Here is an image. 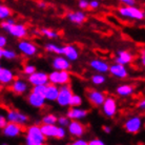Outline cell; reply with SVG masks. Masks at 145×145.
<instances>
[{
  "instance_id": "13",
  "label": "cell",
  "mask_w": 145,
  "mask_h": 145,
  "mask_svg": "<svg viewBox=\"0 0 145 145\" xmlns=\"http://www.w3.org/2000/svg\"><path fill=\"white\" fill-rule=\"evenodd\" d=\"M23 131V127L15 123H7L2 128V135L7 138H17Z\"/></svg>"
},
{
  "instance_id": "32",
  "label": "cell",
  "mask_w": 145,
  "mask_h": 145,
  "mask_svg": "<svg viewBox=\"0 0 145 145\" xmlns=\"http://www.w3.org/2000/svg\"><path fill=\"white\" fill-rule=\"evenodd\" d=\"M41 34L43 36L47 37L48 39H55V38H58L59 37V34L57 32H55V31H53L51 29H46V27L41 29Z\"/></svg>"
},
{
  "instance_id": "17",
  "label": "cell",
  "mask_w": 145,
  "mask_h": 145,
  "mask_svg": "<svg viewBox=\"0 0 145 145\" xmlns=\"http://www.w3.org/2000/svg\"><path fill=\"white\" fill-rule=\"evenodd\" d=\"M108 72L112 76L116 77L118 79H126L128 77V71H127L126 66L116 64V63L109 65Z\"/></svg>"
},
{
  "instance_id": "20",
  "label": "cell",
  "mask_w": 145,
  "mask_h": 145,
  "mask_svg": "<svg viewBox=\"0 0 145 145\" xmlns=\"http://www.w3.org/2000/svg\"><path fill=\"white\" fill-rule=\"evenodd\" d=\"M64 52H63V57L67 59L69 62L77 61L79 59V51L74 44H67L63 46Z\"/></svg>"
},
{
  "instance_id": "43",
  "label": "cell",
  "mask_w": 145,
  "mask_h": 145,
  "mask_svg": "<svg viewBox=\"0 0 145 145\" xmlns=\"http://www.w3.org/2000/svg\"><path fill=\"white\" fill-rule=\"evenodd\" d=\"M121 3L123 4V7H135L136 1L135 0H122Z\"/></svg>"
},
{
  "instance_id": "31",
  "label": "cell",
  "mask_w": 145,
  "mask_h": 145,
  "mask_svg": "<svg viewBox=\"0 0 145 145\" xmlns=\"http://www.w3.org/2000/svg\"><path fill=\"white\" fill-rule=\"evenodd\" d=\"M2 58L7 59V60H14V59L17 58V54L13 50L2 48Z\"/></svg>"
},
{
  "instance_id": "12",
  "label": "cell",
  "mask_w": 145,
  "mask_h": 145,
  "mask_svg": "<svg viewBox=\"0 0 145 145\" xmlns=\"http://www.w3.org/2000/svg\"><path fill=\"white\" fill-rule=\"evenodd\" d=\"M88 115V110L82 107H69L66 112V118L69 121H81Z\"/></svg>"
},
{
  "instance_id": "4",
  "label": "cell",
  "mask_w": 145,
  "mask_h": 145,
  "mask_svg": "<svg viewBox=\"0 0 145 145\" xmlns=\"http://www.w3.org/2000/svg\"><path fill=\"white\" fill-rule=\"evenodd\" d=\"M74 93H72V89L71 85H63V86L59 87V94L58 97H57V104H58L60 107H63V108H67L71 105V100H72V97Z\"/></svg>"
},
{
  "instance_id": "21",
  "label": "cell",
  "mask_w": 145,
  "mask_h": 145,
  "mask_svg": "<svg viewBox=\"0 0 145 145\" xmlns=\"http://www.w3.org/2000/svg\"><path fill=\"white\" fill-rule=\"evenodd\" d=\"M66 18L74 24H82L86 21L87 16L83 11H76V12H69L66 15Z\"/></svg>"
},
{
  "instance_id": "5",
  "label": "cell",
  "mask_w": 145,
  "mask_h": 145,
  "mask_svg": "<svg viewBox=\"0 0 145 145\" xmlns=\"http://www.w3.org/2000/svg\"><path fill=\"white\" fill-rule=\"evenodd\" d=\"M5 119H7V123H15L20 125V126H23V125L27 124L29 121V118L26 114L19 112L17 109H10V110H7Z\"/></svg>"
},
{
  "instance_id": "38",
  "label": "cell",
  "mask_w": 145,
  "mask_h": 145,
  "mask_svg": "<svg viewBox=\"0 0 145 145\" xmlns=\"http://www.w3.org/2000/svg\"><path fill=\"white\" fill-rule=\"evenodd\" d=\"M57 126H58V125H57ZM65 137H66V129L64 128V127L58 126V128H57V134H56L55 139L62 140V139H64Z\"/></svg>"
},
{
  "instance_id": "23",
  "label": "cell",
  "mask_w": 145,
  "mask_h": 145,
  "mask_svg": "<svg viewBox=\"0 0 145 145\" xmlns=\"http://www.w3.org/2000/svg\"><path fill=\"white\" fill-rule=\"evenodd\" d=\"M15 80V74L12 69L7 67H2L0 72V84L2 85H8Z\"/></svg>"
},
{
  "instance_id": "36",
  "label": "cell",
  "mask_w": 145,
  "mask_h": 145,
  "mask_svg": "<svg viewBox=\"0 0 145 145\" xmlns=\"http://www.w3.org/2000/svg\"><path fill=\"white\" fill-rule=\"evenodd\" d=\"M37 72L36 66L33 65V64H26V65L23 67V74L26 75L27 77L31 76L32 74H34V72Z\"/></svg>"
},
{
  "instance_id": "10",
  "label": "cell",
  "mask_w": 145,
  "mask_h": 145,
  "mask_svg": "<svg viewBox=\"0 0 145 145\" xmlns=\"http://www.w3.org/2000/svg\"><path fill=\"white\" fill-rule=\"evenodd\" d=\"M66 133L76 139H80L85 134V126L83 123H81V121H69Z\"/></svg>"
},
{
  "instance_id": "28",
  "label": "cell",
  "mask_w": 145,
  "mask_h": 145,
  "mask_svg": "<svg viewBox=\"0 0 145 145\" xmlns=\"http://www.w3.org/2000/svg\"><path fill=\"white\" fill-rule=\"evenodd\" d=\"M41 123L44 125H57V116L55 114H47L42 117Z\"/></svg>"
},
{
  "instance_id": "52",
  "label": "cell",
  "mask_w": 145,
  "mask_h": 145,
  "mask_svg": "<svg viewBox=\"0 0 145 145\" xmlns=\"http://www.w3.org/2000/svg\"><path fill=\"white\" fill-rule=\"evenodd\" d=\"M1 69H2V66H1V64H0V72H1Z\"/></svg>"
},
{
  "instance_id": "1",
  "label": "cell",
  "mask_w": 145,
  "mask_h": 145,
  "mask_svg": "<svg viewBox=\"0 0 145 145\" xmlns=\"http://www.w3.org/2000/svg\"><path fill=\"white\" fill-rule=\"evenodd\" d=\"M45 141L46 139L44 138V136L40 131V125L33 124L25 129V136H24L25 145H45Z\"/></svg>"
},
{
  "instance_id": "41",
  "label": "cell",
  "mask_w": 145,
  "mask_h": 145,
  "mask_svg": "<svg viewBox=\"0 0 145 145\" xmlns=\"http://www.w3.org/2000/svg\"><path fill=\"white\" fill-rule=\"evenodd\" d=\"M100 7V2L97 1V0H91V1H88V8H98Z\"/></svg>"
},
{
  "instance_id": "16",
  "label": "cell",
  "mask_w": 145,
  "mask_h": 145,
  "mask_svg": "<svg viewBox=\"0 0 145 145\" xmlns=\"http://www.w3.org/2000/svg\"><path fill=\"white\" fill-rule=\"evenodd\" d=\"M134 61V55L131 52L125 51V50H120L117 52V57L115 58V63L120 65L126 66Z\"/></svg>"
},
{
  "instance_id": "46",
  "label": "cell",
  "mask_w": 145,
  "mask_h": 145,
  "mask_svg": "<svg viewBox=\"0 0 145 145\" xmlns=\"http://www.w3.org/2000/svg\"><path fill=\"white\" fill-rule=\"evenodd\" d=\"M137 107H138L139 109H141V110H144V108H145V100L144 99H141V100L138 102Z\"/></svg>"
},
{
  "instance_id": "37",
  "label": "cell",
  "mask_w": 145,
  "mask_h": 145,
  "mask_svg": "<svg viewBox=\"0 0 145 145\" xmlns=\"http://www.w3.org/2000/svg\"><path fill=\"white\" fill-rule=\"evenodd\" d=\"M69 123V120L66 118V116H60V117H57V124H58V126L60 127H67Z\"/></svg>"
},
{
  "instance_id": "35",
  "label": "cell",
  "mask_w": 145,
  "mask_h": 145,
  "mask_svg": "<svg viewBox=\"0 0 145 145\" xmlns=\"http://www.w3.org/2000/svg\"><path fill=\"white\" fill-rule=\"evenodd\" d=\"M46 91V85H39V86H34L32 88V93L36 95H39L41 97H44Z\"/></svg>"
},
{
  "instance_id": "44",
  "label": "cell",
  "mask_w": 145,
  "mask_h": 145,
  "mask_svg": "<svg viewBox=\"0 0 145 145\" xmlns=\"http://www.w3.org/2000/svg\"><path fill=\"white\" fill-rule=\"evenodd\" d=\"M7 44V37L3 35H0V48H4Z\"/></svg>"
},
{
  "instance_id": "22",
  "label": "cell",
  "mask_w": 145,
  "mask_h": 145,
  "mask_svg": "<svg viewBox=\"0 0 145 145\" xmlns=\"http://www.w3.org/2000/svg\"><path fill=\"white\" fill-rule=\"evenodd\" d=\"M27 102L29 104L34 108H42L44 105H45V99L44 97H41L39 95H36L34 93H29V96H27Z\"/></svg>"
},
{
  "instance_id": "9",
  "label": "cell",
  "mask_w": 145,
  "mask_h": 145,
  "mask_svg": "<svg viewBox=\"0 0 145 145\" xmlns=\"http://www.w3.org/2000/svg\"><path fill=\"white\" fill-rule=\"evenodd\" d=\"M86 96L88 101L91 102V104L96 107H99V106H102L103 102L106 98V95L101 91H98V89H95V88H91L86 91Z\"/></svg>"
},
{
  "instance_id": "42",
  "label": "cell",
  "mask_w": 145,
  "mask_h": 145,
  "mask_svg": "<svg viewBox=\"0 0 145 145\" xmlns=\"http://www.w3.org/2000/svg\"><path fill=\"white\" fill-rule=\"evenodd\" d=\"M78 7L81 10H87L88 8V1L87 0H80L78 2Z\"/></svg>"
},
{
  "instance_id": "51",
  "label": "cell",
  "mask_w": 145,
  "mask_h": 145,
  "mask_svg": "<svg viewBox=\"0 0 145 145\" xmlns=\"http://www.w3.org/2000/svg\"><path fill=\"white\" fill-rule=\"evenodd\" d=\"M0 145H8L7 143H2V144H0Z\"/></svg>"
},
{
  "instance_id": "8",
  "label": "cell",
  "mask_w": 145,
  "mask_h": 145,
  "mask_svg": "<svg viewBox=\"0 0 145 145\" xmlns=\"http://www.w3.org/2000/svg\"><path fill=\"white\" fill-rule=\"evenodd\" d=\"M17 47L22 55L26 57H33L38 53V47L35 43L29 40H20L17 44Z\"/></svg>"
},
{
  "instance_id": "7",
  "label": "cell",
  "mask_w": 145,
  "mask_h": 145,
  "mask_svg": "<svg viewBox=\"0 0 145 145\" xmlns=\"http://www.w3.org/2000/svg\"><path fill=\"white\" fill-rule=\"evenodd\" d=\"M101 107L103 115L107 118H114L117 115V112H118L117 100L114 97H106Z\"/></svg>"
},
{
  "instance_id": "26",
  "label": "cell",
  "mask_w": 145,
  "mask_h": 145,
  "mask_svg": "<svg viewBox=\"0 0 145 145\" xmlns=\"http://www.w3.org/2000/svg\"><path fill=\"white\" fill-rule=\"evenodd\" d=\"M135 87L131 84H121L116 88V93L120 97H129L134 94Z\"/></svg>"
},
{
  "instance_id": "34",
  "label": "cell",
  "mask_w": 145,
  "mask_h": 145,
  "mask_svg": "<svg viewBox=\"0 0 145 145\" xmlns=\"http://www.w3.org/2000/svg\"><path fill=\"white\" fill-rule=\"evenodd\" d=\"M15 23H16V21H15L14 19L8 18V19H7V20H4V21H2L1 23H0V27L7 33V31L10 29V27H11L12 25H14Z\"/></svg>"
},
{
  "instance_id": "3",
  "label": "cell",
  "mask_w": 145,
  "mask_h": 145,
  "mask_svg": "<svg viewBox=\"0 0 145 145\" xmlns=\"http://www.w3.org/2000/svg\"><path fill=\"white\" fill-rule=\"evenodd\" d=\"M48 76V83L56 85V86H63V85H69L71 82V74L69 72H57L53 71Z\"/></svg>"
},
{
  "instance_id": "15",
  "label": "cell",
  "mask_w": 145,
  "mask_h": 145,
  "mask_svg": "<svg viewBox=\"0 0 145 145\" xmlns=\"http://www.w3.org/2000/svg\"><path fill=\"white\" fill-rule=\"evenodd\" d=\"M7 33L10 34L11 36L17 38V39H21L23 40L27 36V29L24 24H21V23H15L14 25H12L10 27V29L7 31Z\"/></svg>"
},
{
  "instance_id": "33",
  "label": "cell",
  "mask_w": 145,
  "mask_h": 145,
  "mask_svg": "<svg viewBox=\"0 0 145 145\" xmlns=\"http://www.w3.org/2000/svg\"><path fill=\"white\" fill-rule=\"evenodd\" d=\"M82 103H83V99L81 98V96L74 94L72 97V100H71L69 107H79V106L82 105Z\"/></svg>"
},
{
  "instance_id": "40",
  "label": "cell",
  "mask_w": 145,
  "mask_h": 145,
  "mask_svg": "<svg viewBox=\"0 0 145 145\" xmlns=\"http://www.w3.org/2000/svg\"><path fill=\"white\" fill-rule=\"evenodd\" d=\"M69 145H87V141L83 138L75 139V140L71 142Z\"/></svg>"
},
{
  "instance_id": "6",
  "label": "cell",
  "mask_w": 145,
  "mask_h": 145,
  "mask_svg": "<svg viewBox=\"0 0 145 145\" xmlns=\"http://www.w3.org/2000/svg\"><path fill=\"white\" fill-rule=\"evenodd\" d=\"M142 126H143V119L141 116H138V115L129 117L124 123V129L126 131V133L131 135L140 133Z\"/></svg>"
},
{
  "instance_id": "49",
  "label": "cell",
  "mask_w": 145,
  "mask_h": 145,
  "mask_svg": "<svg viewBox=\"0 0 145 145\" xmlns=\"http://www.w3.org/2000/svg\"><path fill=\"white\" fill-rule=\"evenodd\" d=\"M140 58H141V64L143 66H144L145 65V51H144V48L142 50V52H141V57H140Z\"/></svg>"
},
{
  "instance_id": "11",
  "label": "cell",
  "mask_w": 145,
  "mask_h": 145,
  "mask_svg": "<svg viewBox=\"0 0 145 145\" xmlns=\"http://www.w3.org/2000/svg\"><path fill=\"white\" fill-rule=\"evenodd\" d=\"M27 82L31 85L34 86H39V85H47L48 84V76L45 72H38L32 74L31 76L27 77Z\"/></svg>"
},
{
  "instance_id": "25",
  "label": "cell",
  "mask_w": 145,
  "mask_h": 145,
  "mask_svg": "<svg viewBox=\"0 0 145 145\" xmlns=\"http://www.w3.org/2000/svg\"><path fill=\"white\" fill-rule=\"evenodd\" d=\"M57 128H58L57 125H44V124L40 125V131L45 139L55 138L57 134Z\"/></svg>"
},
{
  "instance_id": "18",
  "label": "cell",
  "mask_w": 145,
  "mask_h": 145,
  "mask_svg": "<svg viewBox=\"0 0 145 145\" xmlns=\"http://www.w3.org/2000/svg\"><path fill=\"white\" fill-rule=\"evenodd\" d=\"M89 66L94 69L95 72H97V74H105L108 72V67L109 64L105 60H102V59H93L89 62Z\"/></svg>"
},
{
  "instance_id": "2",
  "label": "cell",
  "mask_w": 145,
  "mask_h": 145,
  "mask_svg": "<svg viewBox=\"0 0 145 145\" xmlns=\"http://www.w3.org/2000/svg\"><path fill=\"white\" fill-rule=\"evenodd\" d=\"M118 14L131 20H143L145 16L144 11L137 7H121L118 8Z\"/></svg>"
},
{
  "instance_id": "45",
  "label": "cell",
  "mask_w": 145,
  "mask_h": 145,
  "mask_svg": "<svg viewBox=\"0 0 145 145\" xmlns=\"http://www.w3.org/2000/svg\"><path fill=\"white\" fill-rule=\"evenodd\" d=\"M7 119H5V116H3V115H0V129H2L5 125H7Z\"/></svg>"
},
{
  "instance_id": "24",
  "label": "cell",
  "mask_w": 145,
  "mask_h": 145,
  "mask_svg": "<svg viewBox=\"0 0 145 145\" xmlns=\"http://www.w3.org/2000/svg\"><path fill=\"white\" fill-rule=\"evenodd\" d=\"M58 94H59V87L48 83L46 85V91H45V95H44V99H45V101L56 102L57 97H58Z\"/></svg>"
},
{
  "instance_id": "50",
  "label": "cell",
  "mask_w": 145,
  "mask_h": 145,
  "mask_svg": "<svg viewBox=\"0 0 145 145\" xmlns=\"http://www.w3.org/2000/svg\"><path fill=\"white\" fill-rule=\"evenodd\" d=\"M2 59V48H0V60Z\"/></svg>"
},
{
  "instance_id": "30",
  "label": "cell",
  "mask_w": 145,
  "mask_h": 145,
  "mask_svg": "<svg viewBox=\"0 0 145 145\" xmlns=\"http://www.w3.org/2000/svg\"><path fill=\"white\" fill-rule=\"evenodd\" d=\"M12 15V11L11 8L7 5H4V4H0V20H7L11 17Z\"/></svg>"
},
{
  "instance_id": "47",
  "label": "cell",
  "mask_w": 145,
  "mask_h": 145,
  "mask_svg": "<svg viewBox=\"0 0 145 145\" xmlns=\"http://www.w3.org/2000/svg\"><path fill=\"white\" fill-rule=\"evenodd\" d=\"M102 129H103V131L105 133V134H110L112 133V127L109 126V125H104V126L102 127Z\"/></svg>"
},
{
  "instance_id": "19",
  "label": "cell",
  "mask_w": 145,
  "mask_h": 145,
  "mask_svg": "<svg viewBox=\"0 0 145 145\" xmlns=\"http://www.w3.org/2000/svg\"><path fill=\"white\" fill-rule=\"evenodd\" d=\"M11 88L16 95H24L29 91V83L23 79H15L12 82Z\"/></svg>"
},
{
  "instance_id": "27",
  "label": "cell",
  "mask_w": 145,
  "mask_h": 145,
  "mask_svg": "<svg viewBox=\"0 0 145 145\" xmlns=\"http://www.w3.org/2000/svg\"><path fill=\"white\" fill-rule=\"evenodd\" d=\"M45 50L50 53L56 54L57 56H63V52H64L63 46H60V45L55 43H46L45 44Z\"/></svg>"
},
{
  "instance_id": "39",
  "label": "cell",
  "mask_w": 145,
  "mask_h": 145,
  "mask_svg": "<svg viewBox=\"0 0 145 145\" xmlns=\"http://www.w3.org/2000/svg\"><path fill=\"white\" fill-rule=\"evenodd\" d=\"M87 145H106V144L102 141L101 139L94 138L91 139V140H89V141H87Z\"/></svg>"
},
{
  "instance_id": "29",
  "label": "cell",
  "mask_w": 145,
  "mask_h": 145,
  "mask_svg": "<svg viewBox=\"0 0 145 145\" xmlns=\"http://www.w3.org/2000/svg\"><path fill=\"white\" fill-rule=\"evenodd\" d=\"M91 82L96 86H100L106 82V77L102 74H95L91 77Z\"/></svg>"
},
{
  "instance_id": "14",
  "label": "cell",
  "mask_w": 145,
  "mask_h": 145,
  "mask_svg": "<svg viewBox=\"0 0 145 145\" xmlns=\"http://www.w3.org/2000/svg\"><path fill=\"white\" fill-rule=\"evenodd\" d=\"M52 66L54 71H57V72H69L72 67V64L63 56H57L53 59Z\"/></svg>"
},
{
  "instance_id": "48",
  "label": "cell",
  "mask_w": 145,
  "mask_h": 145,
  "mask_svg": "<svg viewBox=\"0 0 145 145\" xmlns=\"http://www.w3.org/2000/svg\"><path fill=\"white\" fill-rule=\"evenodd\" d=\"M37 5H38L39 8H46L47 7V3L44 2V1H39V2L37 3Z\"/></svg>"
}]
</instances>
